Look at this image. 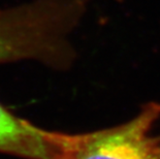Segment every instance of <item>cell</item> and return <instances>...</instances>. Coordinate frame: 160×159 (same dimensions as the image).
I'll list each match as a JSON object with an SVG mask.
<instances>
[{
    "label": "cell",
    "instance_id": "obj_1",
    "mask_svg": "<svg viewBox=\"0 0 160 159\" xmlns=\"http://www.w3.org/2000/svg\"><path fill=\"white\" fill-rule=\"evenodd\" d=\"M86 0H30L0 8V64L35 61L70 68L78 53L71 34L87 11Z\"/></svg>",
    "mask_w": 160,
    "mask_h": 159
},
{
    "label": "cell",
    "instance_id": "obj_2",
    "mask_svg": "<svg viewBox=\"0 0 160 159\" xmlns=\"http://www.w3.org/2000/svg\"><path fill=\"white\" fill-rule=\"evenodd\" d=\"M160 103L149 102L123 124L80 134L70 159H160V137L152 133Z\"/></svg>",
    "mask_w": 160,
    "mask_h": 159
},
{
    "label": "cell",
    "instance_id": "obj_3",
    "mask_svg": "<svg viewBox=\"0 0 160 159\" xmlns=\"http://www.w3.org/2000/svg\"><path fill=\"white\" fill-rule=\"evenodd\" d=\"M79 137L37 127L0 102V153L26 159H70Z\"/></svg>",
    "mask_w": 160,
    "mask_h": 159
}]
</instances>
